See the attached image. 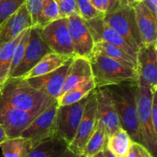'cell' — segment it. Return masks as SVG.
Masks as SVG:
<instances>
[{
	"label": "cell",
	"instance_id": "obj_8",
	"mask_svg": "<svg viewBox=\"0 0 157 157\" xmlns=\"http://www.w3.org/2000/svg\"><path fill=\"white\" fill-rule=\"evenodd\" d=\"M98 114H97L96 88L89 94L83 113L82 119L77 130L73 140L69 144V149L77 156L83 154L85 146L96 128Z\"/></svg>",
	"mask_w": 157,
	"mask_h": 157
},
{
	"label": "cell",
	"instance_id": "obj_38",
	"mask_svg": "<svg viewBox=\"0 0 157 157\" xmlns=\"http://www.w3.org/2000/svg\"><path fill=\"white\" fill-rule=\"evenodd\" d=\"M7 139H9V138H8L7 135H6L3 127H2V125L0 124V144H1L2 143L4 142L5 140H6Z\"/></svg>",
	"mask_w": 157,
	"mask_h": 157
},
{
	"label": "cell",
	"instance_id": "obj_25",
	"mask_svg": "<svg viewBox=\"0 0 157 157\" xmlns=\"http://www.w3.org/2000/svg\"><path fill=\"white\" fill-rule=\"evenodd\" d=\"M25 31H23L16 38L0 48V87L9 79L12 55L15 47L22 37Z\"/></svg>",
	"mask_w": 157,
	"mask_h": 157
},
{
	"label": "cell",
	"instance_id": "obj_6",
	"mask_svg": "<svg viewBox=\"0 0 157 157\" xmlns=\"http://www.w3.org/2000/svg\"><path fill=\"white\" fill-rule=\"evenodd\" d=\"M43 41L52 52L67 59L75 56L67 18H60L39 28Z\"/></svg>",
	"mask_w": 157,
	"mask_h": 157
},
{
	"label": "cell",
	"instance_id": "obj_20",
	"mask_svg": "<svg viewBox=\"0 0 157 157\" xmlns=\"http://www.w3.org/2000/svg\"><path fill=\"white\" fill-rule=\"evenodd\" d=\"M133 7L136 24L144 44L157 43V19L154 18L144 2H137Z\"/></svg>",
	"mask_w": 157,
	"mask_h": 157
},
{
	"label": "cell",
	"instance_id": "obj_15",
	"mask_svg": "<svg viewBox=\"0 0 157 157\" xmlns=\"http://www.w3.org/2000/svg\"><path fill=\"white\" fill-rule=\"evenodd\" d=\"M157 43L144 44L137 52L139 79L152 92L157 91Z\"/></svg>",
	"mask_w": 157,
	"mask_h": 157
},
{
	"label": "cell",
	"instance_id": "obj_37",
	"mask_svg": "<svg viewBox=\"0 0 157 157\" xmlns=\"http://www.w3.org/2000/svg\"><path fill=\"white\" fill-rule=\"evenodd\" d=\"M126 4L124 0H110V6H109V9L107 10V12H111L113 11L116 10L117 8H119L120 6H122V5Z\"/></svg>",
	"mask_w": 157,
	"mask_h": 157
},
{
	"label": "cell",
	"instance_id": "obj_23",
	"mask_svg": "<svg viewBox=\"0 0 157 157\" xmlns=\"http://www.w3.org/2000/svg\"><path fill=\"white\" fill-rule=\"evenodd\" d=\"M94 51L99 52V53L104 55V56L108 57L111 59L119 61L125 65L130 66V67L136 69L138 71L137 61L129 56L124 51L113 44H109V43L103 41H98V42H95Z\"/></svg>",
	"mask_w": 157,
	"mask_h": 157
},
{
	"label": "cell",
	"instance_id": "obj_4",
	"mask_svg": "<svg viewBox=\"0 0 157 157\" xmlns=\"http://www.w3.org/2000/svg\"><path fill=\"white\" fill-rule=\"evenodd\" d=\"M153 93L148 86L138 79L137 116L141 144L153 156L156 157L157 130L154 128L152 121Z\"/></svg>",
	"mask_w": 157,
	"mask_h": 157
},
{
	"label": "cell",
	"instance_id": "obj_42",
	"mask_svg": "<svg viewBox=\"0 0 157 157\" xmlns=\"http://www.w3.org/2000/svg\"><path fill=\"white\" fill-rule=\"evenodd\" d=\"M143 157H155V156H153V155L151 154V153H150V152L148 151V150H146L145 151V153H144V156Z\"/></svg>",
	"mask_w": 157,
	"mask_h": 157
},
{
	"label": "cell",
	"instance_id": "obj_35",
	"mask_svg": "<svg viewBox=\"0 0 157 157\" xmlns=\"http://www.w3.org/2000/svg\"><path fill=\"white\" fill-rule=\"evenodd\" d=\"M94 9L101 13L105 14L110 6V0H89Z\"/></svg>",
	"mask_w": 157,
	"mask_h": 157
},
{
	"label": "cell",
	"instance_id": "obj_32",
	"mask_svg": "<svg viewBox=\"0 0 157 157\" xmlns=\"http://www.w3.org/2000/svg\"><path fill=\"white\" fill-rule=\"evenodd\" d=\"M75 1L78 7V13L86 21L98 17L104 16V13H101L94 9L89 0H75Z\"/></svg>",
	"mask_w": 157,
	"mask_h": 157
},
{
	"label": "cell",
	"instance_id": "obj_40",
	"mask_svg": "<svg viewBox=\"0 0 157 157\" xmlns=\"http://www.w3.org/2000/svg\"><path fill=\"white\" fill-rule=\"evenodd\" d=\"M104 157H116L113 156L108 150H107V147H104Z\"/></svg>",
	"mask_w": 157,
	"mask_h": 157
},
{
	"label": "cell",
	"instance_id": "obj_39",
	"mask_svg": "<svg viewBox=\"0 0 157 157\" xmlns=\"http://www.w3.org/2000/svg\"><path fill=\"white\" fill-rule=\"evenodd\" d=\"M126 4L129 5L130 6H134L138 2L137 0H124Z\"/></svg>",
	"mask_w": 157,
	"mask_h": 157
},
{
	"label": "cell",
	"instance_id": "obj_26",
	"mask_svg": "<svg viewBox=\"0 0 157 157\" xmlns=\"http://www.w3.org/2000/svg\"><path fill=\"white\" fill-rule=\"evenodd\" d=\"M107 136L101 121L98 119L96 128L85 146L83 154L86 157H92L106 147Z\"/></svg>",
	"mask_w": 157,
	"mask_h": 157
},
{
	"label": "cell",
	"instance_id": "obj_22",
	"mask_svg": "<svg viewBox=\"0 0 157 157\" xmlns=\"http://www.w3.org/2000/svg\"><path fill=\"white\" fill-rule=\"evenodd\" d=\"M133 140L130 135L122 127L107 137L106 147L116 157H126L130 150Z\"/></svg>",
	"mask_w": 157,
	"mask_h": 157
},
{
	"label": "cell",
	"instance_id": "obj_9",
	"mask_svg": "<svg viewBox=\"0 0 157 157\" xmlns=\"http://www.w3.org/2000/svg\"><path fill=\"white\" fill-rule=\"evenodd\" d=\"M58 103L55 99L25 129L20 136L29 140L33 147L40 141L55 135V121Z\"/></svg>",
	"mask_w": 157,
	"mask_h": 157
},
{
	"label": "cell",
	"instance_id": "obj_31",
	"mask_svg": "<svg viewBox=\"0 0 157 157\" xmlns=\"http://www.w3.org/2000/svg\"><path fill=\"white\" fill-rule=\"evenodd\" d=\"M26 0H0V24L13 15Z\"/></svg>",
	"mask_w": 157,
	"mask_h": 157
},
{
	"label": "cell",
	"instance_id": "obj_11",
	"mask_svg": "<svg viewBox=\"0 0 157 157\" xmlns=\"http://www.w3.org/2000/svg\"><path fill=\"white\" fill-rule=\"evenodd\" d=\"M67 21L75 56L89 58L94 52L95 42L87 22L78 12L68 15Z\"/></svg>",
	"mask_w": 157,
	"mask_h": 157
},
{
	"label": "cell",
	"instance_id": "obj_17",
	"mask_svg": "<svg viewBox=\"0 0 157 157\" xmlns=\"http://www.w3.org/2000/svg\"><path fill=\"white\" fill-rule=\"evenodd\" d=\"M32 26V18L24 3L13 15L0 24V48L16 38L23 31Z\"/></svg>",
	"mask_w": 157,
	"mask_h": 157
},
{
	"label": "cell",
	"instance_id": "obj_18",
	"mask_svg": "<svg viewBox=\"0 0 157 157\" xmlns=\"http://www.w3.org/2000/svg\"><path fill=\"white\" fill-rule=\"evenodd\" d=\"M68 146L64 140L55 135L34 145L27 157H79Z\"/></svg>",
	"mask_w": 157,
	"mask_h": 157
},
{
	"label": "cell",
	"instance_id": "obj_27",
	"mask_svg": "<svg viewBox=\"0 0 157 157\" xmlns=\"http://www.w3.org/2000/svg\"><path fill=\"white\" fill-rule=\"evenodd\" d=\"M95 88H96V85H95L94 79L91 78L89 81L79 84L67 91V93L58 97L57 98L58 105H67V104H71L78 102L82 100L83 98H86Z\"/></svg>",
	"mask_w": 157,
	"mask_h": 157
},
{
	"label": "cell",
	"instance_id": "obj_14",
	"mask_svg": "<svg viewBox=\"0 0 157 157\" xmlns=\"http://www.w3.org/2000/svg\"><path fill=\"white\" fill-rule=\"evenodd\" d=\"M97 114L102 124L107 137L121 127L111 95L106 87L96 88Z\"/></svg>",
	"mask_w": 157,
	"mask_h": 157
},
{
	"label": "cell",
	"instance_id": "obj_10",
	"mask_svg": "<svg viewBox=\"0 0 157 157\" xmlns=\"http://www.w3.org/2000/svg\"><path fill=\"white\" fill-rule=\"evenodd\" d=\"M52 50L43 41L39 33V27L32 26L29 32V41L22 60L9 78H21L29 71L44 55Z\"/></svg>",
	"mask_w": 157,
	"mask_h": 157
},
{
	"label": "cell",
	"instance_id": "obj_30",
	"mask_svg": "<svg viewBox=\"0 0 157 157\" xmlns=\"http://www.w3.org/2000/svg\"><path fill=\"white\" fill-rule=\"evenodd\" d=\"M41 10L44 25L61 18L59 8L55 0H42Z\"/></svg>",
	"mask_w": 157,
	"mask_h": 157
},
{
	"label": "cell",
	"instance_id": "obj_33",
	"mask_svg": "<svg viewBox=\"0 0 157 157\" xmlns=\"http://www.w3.org/2000/svg\"><path fill=\"white\" fill-rule=\"evenodd\" d=\"M59 8L61 18H67L74 12H78L76 1L75 0H55ZM79 14V13H78Z\"/></svg>",
	"mask_w": 157,
	"mask_h": 157
},
{
	"label": "cell",
	"instance_id": "obj_34",
	"mask_svg": "<svg viewBox=\"0 0 157 157\" xmlns=\"http://www.w3.org/2000/svg\"><path fill=\"white\" fill-rule=\"evenodd\" d=\"M146 150L147 149L142 144L133 141L130 150L126 157H143Z\"/></svg>",
	"mask_w": 157,
	"mask_h": 157
},
{
	"label": "cell",
	"instance_id": "obj_7",
	"mask_svg": "<svg viewBox=\"0 0 157 157\" xmlns=\"http://www.w3.org/2000/svg\"><path fill=\"white\" fill-rule=\"evenodd\" d=\"M89 94L74 104L58 105L55 121V135L64 140L68 144L76 134Z\"/></svg>",
	"mask_w": 157,
	"mask_h": 157
},
{
	"label": "cell",
	"instance_id": "obj_43",
	"mask_svg": "<svg viewBox=\"0 0 157 157\" xmlns=\"http://www.w3.org/2000/svg\"><path fill=\"white\" fill-rule=\"evenodd\" d=\"M79 157H86V156H84V155H81V156H80Z\"/></svg>",
	"mask_w": 157,
	"mask_h": 157
},
{
	"label": "cell",
	"instance_id": "obj_41",
	"mask_svg": "<svg viewBox=\"0 0 157 157\" xmlns=\"http://www.w3.org/2000/svg\"><path fill=\"white\" fill-rule=\"evenodd\" d=\"M92 157H104V149L103 150H101V151H100L99 153H98L96 155H94V156H92Z\"/></svg>",
	"mask_w": 157,
	"mask_h": 157
},
{
	"label": "cell",
	"instance_id": "obj_36",
	"mask_svg": "<svg viewBox=\"0 0 157 157\" xmlns=\"http://www.w3.org/2000/svg\"><path fill=\"white\" fill-rule=\"evenodd\" d=\"M143 2L145 3L154 18L157 19V0H144Z\"/></svg>",
	"mask_w": 157,
	"mask_h": 157
},
{
	"label": "cell",
	"instance_id": "obj_2",
	"mask_svg": "<svg viewBox=\"0 0 157 157\" xmlns=\"http://www.w3.org/2000/svg\"><path fill=\"white\" fill-rule=\"evenodd\" d=\"M106 87L111 95L121 127L133 142L141 144L137 116L138 82L122 83Z\"/></svg>",
	"mask_w": 157,
	"mask_h": 157
},
{
	"label": "cell",
	"instance_id": "obj_29",
	"mask_svg": "<svg viewBox=\"0 0 157 157\" xmlns=\"http://www.w3.org/2000/svg\"><path fill=\"white\" fill-rule=\"evenodd\" d=\"M42 0H26L25 5L32 18V26L42 27L44 25L41 10Z\"/></svg>",
	"mask_w": 157,
	"mask_h": 157
},
{
	"label": "cell",
	"instance_id": "obj_19",
	"mask_svg": "<svg viewBox=\"0 0 157 157\" xmlns=\"http://www.w3.org/2000/svg\"><path fill=\"white\" fill-rule=\"evenodd\" d=\"M93 78L91 66L88 58L75 56L69 67L62 89L58 97Z\"/></svg>",
	"mask_w": 157,
	"mask_h": 157
},
{
	"label": "cell",
	"instance_id": "obj_13",
	"mask_svg": "<svg viewBox=\"0 0 157 157\" xmlns=\"http://www.w3.org/2000/svg\"><path fill=\"white\" fill-rule=\"evenodd\" d=\"M86 22L91 32L94 42L103 41L113 44L137 61V53L129 45L120 34L104 22L103 16L87 20Z\"/></svg>",
	"mask_w": 157,
	"mask_h": 157
},
{
	"label": "cell",
	"instance_id": "obj_1",
	"mask_svg": "<svg viewBox=\"0 0 157 157\" xmlns=\"http://www.w3.org/2000/svg\"><path fill=\"white\" fill-rule=\"evenodd\" d=\"M55 100L21 78H9L0 87V105L31 113H41Z\"/></svg>",
	"mask_w": 157,
	"mask_h": 157
},
{
	"label": "cell",
	"instance_id": "obj_24",
	"mask_svg": "<svg viewBox=\"0 0 157 157\" xmlns=\"http://www.w3.org/2000/svg\"><path fill=\"white\" fill-rule=\"evenodd\" d=\"M32 147L30 141L21 136L9 138L0 144L3 157H27Z\"/></svg>",
	"mask_w": 157,
	"mask_h": 157
},
{
	"label": "cell",
	"instance_id": "obj_28",
	"mask_svg": "<svg viewBox=\"0 0 157 157\" xmlns=\"http://www.w3.org/2000/svg\"><path fill=\"white\" fill-rule=\"evenodd\" d=\"M30 29H27L25 31L24 34H23L22 37L20 39V41H18V43L17 44L16 47H15V51H14L13 55H12V61H11L10 64V69H9V77L12 75V74L13 73V71H15V69L16 68L17 66L19 64V63L21 62V61L22 60L23 56H24L25 52L26 47H27L28 41H29V32H30Z\"/></svg>",
	"mask_w": 157,
	"mask_h": 157
},
{
	"label": "cell",
	"instance_id": "obj_5",
	"mask_svg": "<svg viewBox=\"0 0 157 157\" xmlns=\"http://www.w3.org/2000/svg\"><path fill=\"white\" fill-rule=\"evenodd\" d=\"M103 20L120 34L136 53L144 45L136 24L133 6L122 5L116 10L104 14Z\"/></svg>",
	"mask_w": 157,
	"mask_h": 157
},
{
	"label": "cell",
	"instance_id": "obj_12",
	"mask_svg": "<svg viewBox=\"0 0 157 157\" xmlns=\"http://www.w3.org/2000/svg\"><path fill=\"white\" fill-rule=\"evenodd\" d=\"M72 59H68L61 67L50 73L25 80L35 89L50 98L57 99L61 91Z\"/></svg>",
	"mask_w": 157,
	"mask_h": 157
},
{
	"label": "cell",
	"instance_id": "obj_44",
	"mask_svg": "<svg viewBox=\"0 0 157 157\" xmlns=\"http://www.w3.org/2000/svg\"><path fill=\"white\" fill-rule=\"evenodd\" d=\"M143 1H144V0H137L138 2H143Z\"/></svg>",
	"mask_w": 157,
	"mask_h": 157
},
{
	"label": "cell",
	"instance_id": "obj_3",
	"mask_svg": "<svg viewBox=\"0 0 157 157\" xmlns=\"http://www.w3.org/2000/svg\"><path fill=\"white\" fill-rule=\"evenodd\" d=\"M96 88L122 83L138 82L136 69L94 51L89 57Z\"/></svg>",
	"mask_w": 157,
	"mask_h": 157
},
{
	"label": "cell",
	"instance_id": "obj_16",
	"mask_svg": "<svg viewBox=\"0 0 157 157\" xmlns=\"http://www.w3.org/2000/svg\"><path fill=\"white\" fill-rule=\"evenodd\" d=\"M38 114L0 105V124L8 138L18 137Z\"/></svg>",
	"mask_w": 157,
	"mask_h": 157
},
{
	"label": "cell",
	"instance_id": "obj_21",
	"mask_svg": "<svg viewBox=\"0 0 157 157\" xmlns=\"http://www.w3.org/2000/svg\"><path fill=\"white\" fill-rule=\"evenodd\" d=\"M67 60L68 59L58 55V54L51 52V53L44 55L28 73L23 75L21 78L29 79V78H35V77L41 76V75L50 73L61 67Z\"/></svg>",
	"mask_w": 157,
	"mask_h": 157
}]
</instances>
